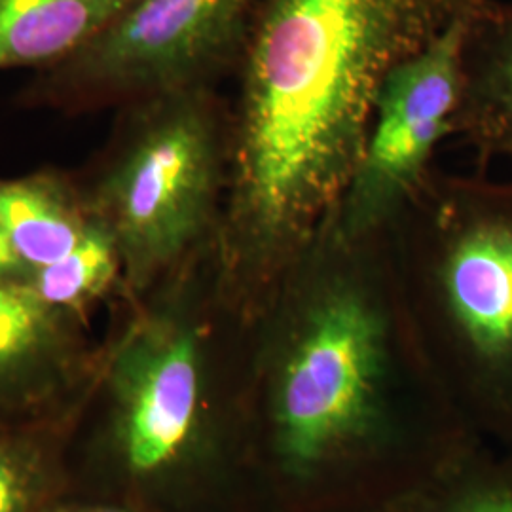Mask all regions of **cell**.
Returning <instances> with one entry per match:
<instances>
[{
  "instance_id": "6da1fadb",
  "label": "cell",
  "mask_w": 512,
  "mask_h": 512,
  "mask_svg": "<svg viewBox=\"0 0 512 512\" xmlns=\"http://www.w3.org/2000/svg\"><path fill=\"white\" fill-rule=\"evenodd\" d=\"M480 440L416 348L384 234L332 209L251 317L268 512H387Z\"/></svg>"
},
{
  "instance_id": "30bf717a",
  "label": "cell",
  "mask_w": 512,
  "mask_h": 512,
  "mask_svg": "<svg viewBox=\"0 0 512 512\" xmlns=\"http://www.w3.org/2000/svg\"><path fill=\"white\" fill-rule=\"evenodd\" d=\"M131 0H0V71L55 65L107 29Z\"/></svg>"
},
{
  "instance_id": "e0dca14e",
  "label": "cell",
  "mask_w": 512,
  "mask_h": 512,
  "mask_svg": "<svg viewBox=\"0 0 512 512\" xmlns=\"http://www.w3.org/2000/svg\"><path fill=\"white\" fill-rule=\"evenodd\" d=\"M501 450H503V448H501ZM507 452H509V454H511V456H512V448H511V450H507Z\"/></svg>"
},
{
  "instance_id": "2e32d148",
  "label": "cell",
  "mask_w": 512,
  "mask_h": 512,
  "mask_svg": "<svg viewBox=\"0 0 512 512\" xmlns=\"http://www.w3.org/2000/svg\"><path fill=\"white\" fill-rule=\"evenodd\" d=\"M71 512H137L129 511V509H122V507H93V509H78V511Z\"/></svg>"
},
{
  "instance_id": "4fadbf2b",
  "label": "cell",
  "mask_w": 512,
  "mask_h": 512,
  "mask_svg": "<svg viewBox=\"0 0 512 512\" xmlns=\"http://www.w3.org/2000/svg\"><path fill=\"white\" fill-rule=\"evenodd\" d=\"M29 283L42 300L69 315L84 313L90 304L116 287L126 289L118 245L95 219L73 251L37 268Z\"/></svg>"
},
{
  "instance_id": "9a60e30c",
  "label": "cell",
  "mask_w": 512,
  "mask_h": 512,
  "mask_svg": "<svg viewBox=\"0 0 512 512\" xmlns=\"http://www.w3.org/2000/svg\"><path fill=\"white\" fill-rule=\"evenodd\" d=\"M33 270L16 253L12 243L0 232V279H21L29 281Z\"/></svg>"
},
{
  "instance_id": "7a4b0ae2",
  "label": "cell",
  "mask_w": 512,
  "mask_h": 512,
  "mask_svg": "<svg viewBox=\"0 0 512 512\" xmlns=\"http://www.w3.org/2000/svg\"><path fill=\"white\" fill-rule=\"evenodd\" d=\"M471 0H262L234 74L220 283L249 319L338 205L378 93Z\"/></svg>"
},
{
  "instance_id": "3957f363",
  "label": "cell",
  "mask_w": 512,
  "mask_h": 512,
  "mask_svg": "<svg viewBox=\"0 0 512 512\" xmlns=\"http://www.w3.org/2000/svg\"><path fill=\"white\" fill-rule=\"evenodd\" d=\"M215 247L135 296L110 357L116 448L133 484L177 512H268L251 456V319Z\"/></svg>"
},
{
  "instance_id": "5bb4252c",
  "label": "cell",
  "mask_w": 512,
  "mask_h": 512,
  "mask_svg": "<svg viewBox=\"0 0 512 512\" xmlns=\"http://www.w3.org/2000/svg\"><path fill=\"white\" fill-rule=\"evenodd\" d=\"M37 490V465L27 454L0 446V512L29 511Z\"/></svg>"
},
{
  "instance_id": "52a82bcc",
  "label": "cell",
  "mask_w": 512,
  "mask_h": 512,
  "mask_svg": "<svg viewBox=\"0 0 512 512\" xmlns=\"http://www.w3.org/2000/svg\"><path fill=\"white\" fill-rule=\"evenodd\" d=\"M480 0L401 61L378 93L359 162L334 207L353 236L384 234L433 173L440 145L454 137L463 86V46Z\"/></svg>"
},
{
  "instance_id": "5b68a950",
  "label": "cell",
  "mask_w": 512,
  "mask_h": 512,
  "mask_svg": "<svg viewBox=\"0 0 512 512\" xmlns=\"http://www.w3.org/2000/svg\"><path fill=\"white\" fill-rule=\"evenodd\" d=\"M118 110L90 175L93 219L118 245L131 298L219 238L230 179V109L215 88L162 93Z\"/></svg>"
},
{
  "instance_id": "ba28073f",
  "label": "cell",
  "mask_w": 512,
  "mask_h": 512,
  "mask_svg": "<svg viewBox=\"0 0 512 512\" xmlns=\"http://www.w3.org/2000/svg\"><path fill=\"white\" fill-rule=\"evenodd\" d=\"M454 137L482 169L512 164V0H480L469 23Z\"/></svg>"
},
{
  "instance_id": "8992f818",
  "label": "cell",
  "mask_w": 512,
  "mask_h": 512,
  "mask_svg": "<svg viewBox=\"0 0 512 512\" xmlns=\"http://www.w3.org/2000/svg\"><path fill=\"white\" fill-rule=\"evenodd\" d=\"M262 0H131L67 59L35 71L27 109L82 114L232 82Z\"/></svg>"
},
{
  "instance_id": "9c48e42d",
  "label": "cell",
  "mask_w": 512,
  "mask_h": 512,
  "mask_svg": "<svg viewBox=\"0 0 512 512\" xmlns=\"http://www.w3.org/2000/svg\"><path fill=\"white\" fill-rule=\"evenodd\" d=\"M92 220L74 175L44 167L0 179V232L33 272L73 251Z\"/></svg>"
},
{
  "instance_id": "7c38bea8",
  "label": "cell",
  "mask_w": 512,
  "mask_h": 512,
  "mask_svg": "<svg viewBox=\"0 0 512 512\" xmlns=\"http://www.w3.org/2000/svg\"><path fill=\"white\" fill-rule=\"evenodd\" d=\"M387 512H512V456L476 440Z\"/></svg>"
},
{
  "instance_id": "8fae6325",
  "label": "cell",
  "mask_w": 512,
  "mask_h": 512,
  "mask_svg": "<svg viewBox=\"0 0 512 512\" xmlns=\"http://www.w3.org/2000/svg\"><path fill=\"white\" fill-rule=\"evenodd\" d=\"M73 355L69 313L42 300L29 281L0 279V387L52 380Z\"/></svg>"
},
{
  "instance_id": "277c9868",
  "label": "cell",
  "mask_w": 512,
  "mask_h": 512,
  "mask_svg": "<svg viewBox=\"0 0 512 512\" xmlns=\"http://www.w3.org/2000/svg\"><path fill=\"white\" fill-rule=\"evenodd\" d=\"M421 359L459 416L512 448V181L433 169L387 232Z\"/></svg>"
}]
</instances>
